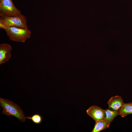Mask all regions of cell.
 I'll use <instances>...</instances> for the list:
<instances>
[{
    "label": "cell",
    "mask_w": 132,
    "mask_h": 132,
    "mask_svg": "<svg viewBox=\"0 0 132 132\" xmlns=\"http://www.w3.org/2000/svg\"><path fill=\"white\" fill-rule=\"evenodd\" d=\"M110 123L105 120L96 121L92 132H99L106 129L109 127Z\"/></svg>",
    "instance_id": "ba28073f"
},
{
    "label": "cell",
    "mask_w": 132,
    "mask_h": 132,
    "mask_svg": "<svg viewBox=\"0 0 132 132\" xmlns=\"http://www.w3.org/2000/svg\"><path fill=\"white\" fill-rule=\"evenodd\" d=\"M107 103L110 109L117 111L119 110L124 103L122 98L120 96L112 97Z\"/></svg>",
    "instance_id": "52a82bcc"
},
{
    "label": "cell",
    "mask_w": 132,
    "mask_h": 132,
    "mask_svg": "<svg viewBox=\"0 0 132 132\" xmlns=\"http://www.w3.org/2000/svg\"><path fill=\"white\" fill-rule=\"evenodd\" d=\"M86 112L95 122L105 120V110L97 106L93 105L91 106L87 110Z\"/></svg>",
    "instance_id": "5b68a950"
},
{
    "label": "cell",
    "mask_w": 132,
    "mask_h": 132,
    "mask_svg": "<svg viewBox=\"0 0 132 132\" xmlns=\"http://www.w3.org/2000/svg\"></svg>",
    "instance_id": "4fadbf2b"
},
{
    "label": "cell",
    "mask_w": 132,
    "mask_h": 132,
    "mask_svg": "<svg viewBox=\"0 0 132 132\" xmlns=\"http://www.w3.org/2000/svg\"><path fill=\"white\" fill-rule=\"evenodd\" d=\"M10 26L28 28L26 17L22 14L18 16L0 17V28L4 30L6 27Z\"/></svg>",
    "instance_id": "3957f363"
},
{
    "label": "cell",
    "mask_w": 132,
    "mask_h": 132,
    "mask_svg": "<svg viewBox=\"0 0 132 132\" xmlns=\"http://www.w3.org/2000/svg\"><path fill=\"white\" fill-rule=\"evenodd\" d=\"M11 46L6 43L0 44V65L8 61L11 57Z\"/></svg>",
    "instance_id": "8992f818"
},
{
    "label": "cell",
    "mask_w": 132,
    "mask_h": 132,
    "mask_svg": "<svg viewBox=\"0 0 132 132\" xmlns=\"http://www.w3.org/2000/svg\"><path fill=\"white\" fill-rule=\"evenodd\" d=\"M119 115L122 117L132 114V102L124 103L118 111Z\"/></svg>",
    "instance_id": "9c48e42d"
},
{
    "label": "cell",
    "mask_w": 132,
    "mask_h": 132,
    "mask_svg": "<svg viewBox=\"0 0 132 132\" xmlns=\"http://www.w3.org/2000/svg\"><path fill=\"white\" fill-rule=\"evenodd\" d=\"M0 106L3 108V114L14 116L22 122L25 121L26 117L23 111L17 104L7 99L0 97Z\"/></svg>",
    "instance_id": "6da1fadb"
},
{
    "label": "cell",
    "mask_w": 132,
    "mask_h": 132,
    "mask_svg": "<svg viewBox=\"0 0 132 132\" xmlns=\"http://www.w3.org/2000/svg\"><path fill=\"white\" fill-rule=\"evenodd\" d=\"M105 120L110 123L117 116L119 115L118 111L111 110L109 108L105 110Z\"/></svg>",
    "instance_id": "30bf717a"
},
{
    "label": "cell",
    "mask_w": 132,
    "mask_h": 132,
    "mask_svg": "<svg viewBox=\"0 0 132 132\" xmlns=\"http://www.w3.org/2000/svg\"><path fill=\"white\" fill-rule=\"evenodd\" d=\"M21 15V11L14 6L12 0H2L0 1L1 17L18 16Z\"/></svg>",
    "instance_id": "277c9868"
},
{
    "label": "cell",
    "mask_w": 132,
    "mask_h": 132,
    "mask_svg": "<svg viewBox=\"0 0 132 132\" xmlns=\"http://www.w3.org/2000/svg\"><path fill=\"white\" fill-rule=\"evenodd\" d=\"M4 30L10 40L14 42L24 43L31 36V31L28 28L10 26Z\"/></svg>",
    "instance_id": "7a4b0ae2"
},
{
    "label": "cell",
    "mask_w": 132,
    "mask_h": 132,
    "mask_svg": "<svg viewBox=\"0 0 132 132\" xmlns=\"http://www.w3.org/2000/svg\"><path fill=\"white\" fill-rule=\"evenodd\" d=\"M26 118L31 120L34 123L39 124L42 122L43 118L39 114L36 113L30 117H26Z\"/></svg>",
    "instance_id": "8fae6325"
},
{
    "label": "cell",
    "mask_w": 132,
    "mask_h": 132,
    "mask_svg": "<svg viewBox=\"0 0 132 132\" xmlns=\"http://www.w3.org/2000/svg\"><path fill=\"white\" fill-rule=\"evenodd\" d=\"M2 0H0V1H1Z\"/></svg>",
    "instance_id": "7c38bea8"
}]
</instances>
